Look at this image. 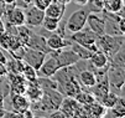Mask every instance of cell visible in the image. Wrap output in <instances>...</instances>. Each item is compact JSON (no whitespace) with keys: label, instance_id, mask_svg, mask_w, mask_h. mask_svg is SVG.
Listing matches in <instances>:
<instances>
[{"label":"cell","instance_id":"4fadbf2b","mask_svg":"<svg viewBox=\"0 0 125 118\" xmlns=\"http://www.w3.org/2000/svg\"><path fill=\"white\" fill-rule=\"evenodd\" d=\"M9 97H10V105H11L10 109L11 111L21 114L24 111L30 108L31 102L29 101V98L25 94H21V93H10Z\"/></svg>","mask_w":125,"mask_h":118},{"label":"cell","instance_id":"d6986e66","mask_svg":"<svg viewBox=\"0 0 125 118\" xmlns=\"http://www.w3.org/2000/svg\"><path fill=\"white\" fill-rule=\"evenodd\" d=\"M79 83L82 85L83 88H91L92 86L95 85V82H97V77L94 75V72L91 70V69H88V70H81L78 76H77Z\"/></svg>","mask_w":125,"mask_h":118},{"label":"cell","instance_id":"7a4b0ae2","mask_svg":"<svg viewBox=\"0 0 125 118\" xmlns=\"http://www.w3.org/2000/svg\"><path fill=\"white\" fill-rule=\"evenodd\" d=\"M108 82L110 91L115 92L118 96L124 97V83H125V66H116L110 65L108 66Z\"/></svg>","mask_w":125,"mask_h":118},{"label":"cell","instance_id":"d6a6232c","mask_svg":"<svg viewBox=\"0 0 125 118\" xmlns=\"http://www.w3.org/2000/svg\"><path fill=\"white\" fill-rule=\"evenodd\" d=\"M5 96L1 93V92H0V107H4L5 108Z\"/></svg>","mask_w":125,"mask_h":118},{"label":"cell","instance_id":"484cf974","mask_svg":"<svg viewBox=\"0 0 125 118\" xmlns=\"http://www.w3.org/2000/svg\"><path fill=\"white\" fill-rule=\"evenodd\" d=\"M21 75L24 76V78L27 82H35L37 80V71L35 70L33 67H31L30 65H27V63H24Z\"/></svg>","mask_w":125,"mask_h":118},{"label":"cell","instance_id":"277c9868","mask_svg":"<svg viewBox=\"0 0 125 118\" xmlns=\"http://www.w3.org/2000/svg\"><path fill=\"white\" fill-rule=\"evenodd\" d=\"M105 26L104 34L108 35H124L125 34V18L120 16L118 12H109L103 10Z\"/></svg>","mask_w":125,"mask_h":118},{"label":"cell","instance_id":"52a82bcc","mask_svg":"<svg viewBox=\"0 0 125 118\" xmlns=\"http://www.w3.org/2000/svg\"><path fill=\"white\" fill-rule=\"evenodd\" d=\"M47 54L42 52V51H39V50H35V48H31V47H27L25 46L24 47V56H22V61L27 65H30L31 67H33L35 70H39L40 66L42 65L45 57H46Z\"/></svg>","mask_w":125,"mask_h":118},{"label":"cell","instance_id":"d4e9b609","mask_svg":"<svg viewBox=\"0 0 125 118\" xmlns=\"http://www.w3.org/2000/svg\"><path fill=\"white\" fill-rule=\"evenodd\" d=\"M118 94L115 93V92H113V91H109V92H106L100 99H99V102L104 106V107H106V108H112L114 105H115V102L118 101Z\"/></svg>","mask_w":125,"mask_h":118},{"label":"cell","instance_id":"4316f807","mask_svg":"<svg viewBox=\"0 0 125 118\" xmlns=\"http://www.w3.org/2000/svg\"><path fill=\"white\" fill-rule=\"evenodd\" d=\"M51 1H52V0H32V4L36 8H39V9L45 11V9L51 4Z\"/></svg>","mask_w":125,"mask_h":118},{"label":"cell","instance_id":"9a60e30c","mask_svg":"<svg viewBox=\"0 0 125 118\" xmlns=\"http://www.w3.org/2000/svg\"><path fill=\"white\" fill-rule=\"evenodd\" d=\"M89 91H91V92L94 94V97H95L97 101H99L106 92L110 91L109 82H108V76H105V77H103V78L97 80L95 85L89 88Z\"/></svg>","mask_w":125,"mask_h":118},{"label":"cell","instance_id":"30bf717a","mask_svg":"<svg viewBox=\"0 0 125 118\" xmlns=\"http://www.w3.org/2000/svg\"><path fill=\"white\" fill-rule=\"evenodd\" d=\"M87 26L93 32H95L97 35H103L104 34V26H105L103 11H100V12H88Z\"/></svg>","mask_w":125,"mask_h":118},{"label":"cell","instance_id":"cb8c5ba5","mask_svg":"<svg viewBox=\"0 0 125 118\" xmlns=\"http://www.w3.org/2000/svg\"><path fill=\"white\" fill-rule=\"evenodd\" d=\"M60 23H61V20L55 19V18H50V16H46V15H45L41 26H42L46 31H48V32H55V31L58 29Z\"/></svg>","mask_w":125,"mask_h":118},{"label":"cell","instance_id":"5b68a950","mask_svg":"<svg viewBox=\"0 0 125 118\" xmlns=\"http://www.w3.org/2000/svg\"><path fill=\"white\" fill-rule=\"evenodd\" d=\"M87 16H88V11L85 9H81L72 12V15L69 16L67 23L64 24V29L69 34L79 31L87 25Z\"/></svg>","mask_w":125,"mask_h":118},{"label":"cell","instance_id":"1f68e13d","mask_svg":"<svg viewBox=\"0 0 125 118\" xmlns=\"http://www.w3.org/2000/svg\"><path fill=\"white\" fill-rule=\"evenodd\" d=\"M72 1H74L77 5H81V6H85L87 3H88V0H72Z\"/></svg>","mask_w":125,"mask_h":118},{"label":"cell","instance_id":"f546056e","mask_svg":"<svg viewBox=\"0 0 125 118\" xmlns=\"http://www.w3.org/2000/svg\"><path fill=\"white\" fill-rule=\"evenodd\" d=\"M8 75V69H6V65L4 62H0V77H4Z\"/></svg>","mask_w":125,"mask_h":118},{"label":"cell","instance_id":"ffe728a7","mask_svg":"<svg viewBox=\"0 0 125 118\" xmlns=\"http://www.w3.org/2000/svg\"><path fill=\"white\" fill-rule=\"evenodd\" d=\"M105 117H113V118H124L125 117V102H124V97L119 96L118 101L115 105L108 109Z\"/></svg>","mask_w":125,"mask_h":118},{"label":"cell","instance_id":"7402d4cb","mask_svg":"<svg viewBox=\"0 0 125 118\" xmlns=\"http://www.w3.org/2000/svg\"><path fill=\"white\" fill-rule=\"evenodd\" d=\"M69 47L78 55V57L81 60H89V57H91L92 54H93L91 50H88L87 47H84V46H82V45H79L77 42H73V41H71Z\"/></svg>","mask_w":125,"mask_h":118},{"label":"cell","instance_id":"ba28073f","mask_svg":"<svg viewBox=\"0 0 125 118\" xmlns=\"http://www.w3.org/2000/svg\"><path fill=\"white\" fill-rule=\"evenodd\" d=\"M60 69L61 67L57 62V59L50 52L46 55L42 65L37 70V77H52Z\"/></svg>","mask_w":125,"mask_h":118},{"label":"cell","instance_id":"2e32d148","mask_svg":"<svg viewBox=\"0 0 125 118\" xmlns=\"http://www.w3.org/2000/svg\"><path fill=\"white\" fill-rule=\"evenodd\" d=\"M66 11V5L58 3L57 0H52L51 4L45 9V15L50 16V18H55L58 20H62L63 15Z\"/></svg>","mask_w":125,"mask_h":118},{"label":"cell","instance_id":"603a6c76","mask_svg":"<svg viewBox=\"0 0 125 118\" xmlns=\"http://www.w3.org/2000/svg\"><path fill=\"white\" fill-rule=\"evenodd\" d=\"M124 9V0H104V9L109 12H119Z\"/></svg>","mask_w":125,"mask_h":118},{"label":"cell","instance_id":"e0dca14e","mask_svg":"<svg viewBox=\"0 0 125 118\" xmlns=\"http://www.w3.org/2000/svg\"><path fill=\"white\" fill-rule=\"evenodd\" d=\"M29 101L32 103V102H37V101L41 99L42 94H43V90L39 86L37 81L35 82H27V86H26V90H25V93H24Z\"/></svg>","mask_w":125,"mask_h":118},{"label":"cell","instance_id":"7c38bea8","mask_svg":"<svg viewBox=\"0 0 125 118\" xmlns=\"http://www.w3.org/2000/svg\"><path fill=\"white\" fill-rule=\"evenodd\" d=\"M26 46L31 47V48H35V50H39V51H42L45 54H50L51 52V50L48 48V46L46 44V37L40 35V34H37V32H35L32 29L30 31Z\"/></svg>","mask_w":125,"mask_h":118},{"label":"cell","instance_id":"44dd1931","mask_svg":"<svg viewBox=\"0 0 125 118\" xmlns=\"http://www.w3.org/2000/svg\"><path fill=\"white\" fill-rule=\"evenodd\" d=\"M74 98L77 99V102L79 103V105H91V103H93V102H95V97H94V94L89 91V90H82V91H79L76 96H74Z\"/></svg>","mask_w":125,"mask_h":118},{"label":"cell","instance_id":"836d02e7","mask_svg":"<svg viewBox=\"0 0 125 118\" xmlns=\"http://www.w3.org/2000/svg\"><path fill=\"white\" fill-rule=\"evenodd\" d=\"M4 31H5V24L1 19V16H0V34H3Z\"/></svg>","mask_w":125,"mask_h":118},{"label":"cell","instance_id":"f1b7e54d","mask_svg":"<svg viewBox=\"0 0 125 118\" xmlns=\"http://www.w3.org/2000/svg\"><path fill=\"white\" fill-rule=\"evenodd\" d=\"M48 117H51V118H57V117H61V118H66L64 117V114L60 111V109H56V111H53V112H51L50 114H48Z\"/></svg>","mask_w":125,"mask_h":118},{"label":"cell","instance_id":"9c48e42d","mask_svg":"<svg viewBox=\"0 0 125 118\" xmlns=\"http://www.w3.org/2000/svg\"><path fill=\"white\" fill-rule=\"evenodd\" d=\"M25 25L29 27H40L45 18V11L36 8L33 4L25 10Z\"/></svg>","mask_w":125,"mask_h":118},{"label":"cell","instance_id":"e575fe53","mask_svg":"<svg viewBox=\"0 0 125 118\" xmlns=\"http://www.w3.org/2000/svg\"><path fill=\"white\" fill-rule=\"evenodd\" d=\"M57 1H58V3H61V4H63V5H66V6H67V5H68V4H69V3H71V1H72V0H57Z\"/></svg>","mask_w":125,"mask_h":118},{"label":"cell","instance_id":"4dcf8cb0","mask_svg":"<svg viewBox=\"0 0 125 118\" xmlns=\"http://www.w3.org/2000/svg\"><path fill=\"white\" fill-rule=\"evenodd\" d=\"M6 60H8V59L5 57L4 50H3L1 47H0V62H4V63H5V62H6Z\"/></svg>","mask_w":125,"mask_h":118},{"label":"cell","instance_id":"8fae6325","mask_svg":"<svg viewBox=\"0 0 125 118\" xmlns=\"http://www.w3.org/2000/svg\"><path fill=\"white\" fill-rule=\"evenodd\" d=\"M81 105L77 102V99L74 97H67L64 96L62 102L60 105V111L64 114V117H78Z\"/></svg>","mask_w":125,"mask_h":118},{"label":"cell","instance_id":"ac0fdd59","mask_svg":"<svg viewBox=\"0 0 125 118\" xmlns=\"http://www.w3.org/2000/svg\"><path fill=\"white\" fill-rule=\"evenodd\" d=\"M88 61H89V63H91L92 69H103V67L109 66V57L106 56L103 51H100V50L94 51Z\"/></svg>","mask_w":125,"mask_h":118},{"label":"cell","instance_id":"8d00e7d4","mask_svg":"<svg viewBox=\"0 0 125 118\" xmlns=\"http://www.w3.org/2000/svg\"><path fill=\"white\" fill-rule=\"evenodd\" d=\"M0 1L4 3V4H14L15 0H0Z\"/></svg>","mask_w":125,"mask_h":118},{"label":"cell","instance_id":"3957f363","mask_svg":"<svg viewBox=\"0 0 125 118\" xmlns=\"http://www.w3.org/2000/svg\"><path fill=\"white\" fill-rule=\"evenodd\" d=\"M97 34L93 32L91 29H89L87 25L81 29L79 31H76L73 34H69V35H67V37L71 40V41H73V42H77L84 47H87L88 50H91L92 52L97 51L98 50V46L95 44L97 41Z\"/></svg>","mask_w":125,"mask_h":118},{"label":"cell","instance_id":"8992f818","mask_svg":"<svg viewBox=\"0 0 125 118\" xmlns=\"http://www.w3.org/2000/svg\"><path fill=\"white\" fill-rule=\"evenodd\" d=\"M51 54L57 59V62H58L60 67L72 66V65H74L76 62H78L81 60L78 57V55L69 46L63 47L61 50H57V51H51Z\"/></svg>","mask_w":125,"mask_h":118},{"label":"cell","instance_id":"d590c367","mask_svg":"<svg viewBox=\"0 0 125 118\" xmlns=\"http://www.w3.org/2000/svg\"><path fill=\"white\" fill-rule=\"evenodd\" d=\"M5 112H6V109L4 107H0V118H3L5 116Z\"/></svg>","mask_w":125,"mask_h":118},{"label":"cell","instance_id":"5bb4252c","mask_svg":"<svg viewBox=\"0 0 125 118\" xmlns=\"http://www.w3.org/2000/svg\"><path fill=\"white\" fill-rule=\"evenodd\" d=\"M46 44H47V46L51 51H57V50H61L63 47L69 46L71 40L68 37L61 36L60 34H57L55 31V32H50L46 36Z\"/></svg>","mask_w":125,"mask_h":118},{"label":"cell","instance_id":"6da1fadb","mask_svg":"<svg viewBox=\"0 0 125 118\" xmlns=\"http://www.w3.org/2000/svg\"><path fill=\"white\" fill-rule=\"evenodd\" d=\"M95 44L98 50L103 51L108 57H112L124 46V35H108V34L98 35Z\"/></svg>","mask_w":125,"mask_h":118},{"label":"cell","instance_id":"83f0119b","mask_svg":"<svg viewBox=\"0 0 125 118\" xmlns=\"http://www.w3.org/2000/svg\"><path fill=\"white\" fill-rule=\"evenodd\" d=\"M15 6L17 8H21V9H26L29 8L30 5H32V0H15V3H14Z\"/></svg>","mask_w":125,"mask_h":118}]
</instances>
